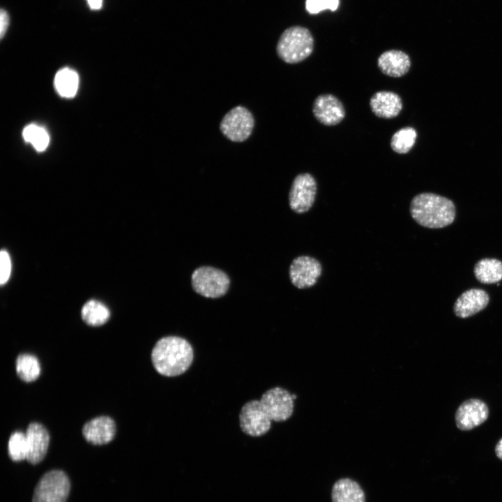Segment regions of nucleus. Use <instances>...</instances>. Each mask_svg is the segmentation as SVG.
<instances>
[{"label": "nucleus", "mask_w": 502, "mask_h": 502, "mask_svg": "<svg viewBox=\"0 0 502 502\" xmlns=\"http://www.w3.org/2000/svg\"><path fill=\"white\" fill-rule=\"evenodd\" d=\"M294 396L284 388L274 387L266 390L259 400L246 402L239 413L241 430L251 436L265 434L272 420L283 422L291 416Z\"/></svg>", "instance_id": "obj_1"}, {"label": "nucleus", "mask_w": 502, "mask_h": 502, "mask_svg": "<svg viewBox=\"0 0 502 502\" xmlns=\"http://www.w3.org/2000/svg\"><path fill=\"white\" fill-rule=\"evenodd\" d=\"M194 351L190 342L178 336L160 339L151 351V361L161 375L172 377L185 372L191 366Z\"/></svg>", "instance_id": "obj_2"}, {"label": "nucleus", "mask_w": 502, "mask_h": 502, "mask_svg": "<svg viewBox=\"0 0 502 502\" xmlns=\"http://www.w3.org/2000/svg\"><path fill=\"white\" fill-rule=\"evenodd\" d=\"M410 213L418 225L439 229L453 222L456 209L450 199L434 193L423 192L412 199Z\"/></svg>", "instance_id": "obj_3"}, {"label": "nucleus", "mask_w": 502, "mask_h": 502, "mask_svg": "<svg viewBox=\"0 0 502 502\" xmlns=\"http://www.w3.org/2000/svg\"><path fill=\"white\" fill-rule=\"evenodd\" d=\"M314 49L311 32L305 27L287 28L280 36L276 51L278 56L287 63H297L307 59Z\"/></svg>", "instance_id": "obj_4"}, {"label": "nucleus", "mask_w": 502, "mask_h": 502, "mask_svg": "<svg viewBox=\"0 0 502 502\" xmlns=\"http://www.w3.org/2000/svg\"><path fill=\"white\" fill-rule=\"evenodd\" d=\"M70 488L66 473L59 469L45 473L33 491L32 502H66Z\"/></svg>", "instance_id": "obj_5"}, {"label": "nucleus", "mask_w": 502, "mask_h": 502, "mask_svg": "<svg viewBox=\"0 0 502 502\" xmlns=\"http://www.w3.org/2000/svg\"><path fill=\"white\" fill-rule=\"evenodd\" d=\"M192 285L197 294L206 298H215L226 294L229 286V278L221 270L202 266L193 272Z\"/></svg>", "instance_id": "obj_6"}, {"label": "nucleus", "mask_w": 502, "mask_h": 502, "mask_svg": "<svg viewBox=\"0 0 502 502\" xmlns=\"http://www.w3.org/2000/svg\"><path fill=\"white\" fill-rule=\"evenodd\" d=\"M254 120L252 113L243 106L229 110L222 119L220 129L232 142H243L251 135Z\"/></svg>", "instance_id": "obj_7"}, {"label": "nucleus", "mask_w": 502, "mask_h": 502, "mask_svg": "<svg viewBox=\"0 0 502 502\" xmlns=\"http://www.w3.org/2000/svg\"><path fill=\"white\" fill-rule=\"evenodd\" d=\"M317 190V181L309 173L297 175L291 184L289 195V206L297 213L308 211L312 206Z\"/></svg>", "instance_id": "obj_8"}, {"label": "nucleus", "mask_w": 502, "mask_h": 502, "mask_svg": "<svg viewBox=\"0 0 502 502\" xmlns=\"http://www.w3.org/2000/svg\"><path fill=\"white\" fill-rule=\"evenodd\" d=\"M322 272L320 262L310 256H299L295 258L289 268L291 283L298 289L314 286Z\"/></svg>", "instance_id": "obj_9"}, {"label": "nucleus", "mask_w": 502, "mask_h": 502, "mask_svg": "<svg viewBox=\"0 0 502 502\" xmlns=\"http://www.w3.org/2000/svg\"><path fill=\"white\" fill-rule=\"evenodd\" d=\"M489 409L487 404L479 399H469L457 408L455 420L456 426L462 431L471 430L487 420Z\"/></svg>", "instance_id": "obj_10"}, {"label": "nucleus", "mask_w": 502, "mask_h": 502, "mask_svg": "<svg viewBox=\"0 0 502 502\" xmlns=\"http://www.w3.org/2000/svg\"><path fill=\"white\" fill-rule=\"evenodd\" d=\"M312 113L319 123L328 126L339 124L346 114L342 102L330 93L321 94L315 98Z\"/></svg>", "instance_id": "obj_11"}, {"label": "nucleus", "mask_w": 502, "mask_h": 502, "mask_svg": "<svg viewBox=\"0 0 502 502\" xmlns=\"http://www.w3.org/2000/svg\"><path fill=\"white\" fill-rule=\"evenodd\" d=\"M26 459L31 464L40 462L45 456L50 443V434L40 423H31L26 431Z\"/></svg>", "instance_id": "obj_12"}, {"label": "nucleus", "mask_w": 502, "mask_h": 502, "mask_svg": "<svg viewBox=\"0 0 502 502\" xmlns=\"http://www.w3.org/2000/svg\"><path fill=\"white\" fill-rule=\"evenodd\" d=\"M489 301V295L485 290L471 289L462 293L456 300L453 311L457 317L467 318L484 310Z\"/></svg>", "instance_id": "obj_13"}, {"label": "nucleus", "mask_w": 502, "mask_h": 502, "mask_svg": "<svg viewBox=\"0 0 502 502\" xmlns=\"http://www.w3.org/2000/svg\"><path fill=\"white\" fill-rule=\"evenodd\" d=\"M84 439L94 445L107 443L116 434V425L109 416L94 418L85 423L82 428Z\"/></svg>", "instance_id": "obj_14"}, {"label": "nucleus", "mask_w": 502, "mask_h": 502, "mask_svg": "<svg viewBox=\"0 0 502 502\" xmlns=\"http://www.w3.org/2000/svg\"><path fill=\"white\" fill-rule=\"evenodd\" d=\"M400 96L393 91H380L372 95L370 100L372 112L382 119H393L397 116L402 109Z\"/></svg>", "instance_id": "obj_15"}, {"label": "nucleus", "mask_w": 502, "mask_h": 502, "mask_svg": "<svg viewBox=\"0 0 502 502\" xmlns=\"http://www.w3.org/2000/svg\"><path fill=\"white\" fill-rule=\"evenodd\" d=\"M379 70L391 77H401L405 75L411 67V59L402 50H390L383 52L377 59Z\"/></svg>", "instance_id": "obj_16"}, {"label": "nucleus", "mask_w": 502, "mask_h": 502, "mask_svg": "<svg viewBox=\"0 0 502 502\" xmlns=\"http://www.w3.org/2000/svg\"><path fill=\"white\" fill-rule=\"evenodd\" d=\"M331 499L333 502H365V495L356 481L344 478L334 483Z\"/></svg>", "instance_id": "obj_17"}, {"label": "nucleus", "mask_w": 502, "mask_h": 502, "mask_svg": "<svg viewBox=\"0 0 502 502\" xmlns=\"http://www.w3.org/2000/svg\"><path fill=\"white\" fill-rule=\"evenodd\" d=\"M474 275L482 284H494L502 280V261L494 258H484L474 266Z\"/></svg>", "instance_id": "obj_18"}, {"label": "nucleus", "mask_w": 502, "mask_h": 502, "mask_svg": "<svg viewBox=\"0 0 502 502\" xmlns=\"http://www.w3.org/2000/svg\"><path fill=\"white\" fill-rule=\"evenodd\" d=\"M81 316L86 324L99 326L108 321L110 312L102 303L96 300H90L83 305Z\"/></svg>", "instance_id": "obj_19"}, {"label": "nucleus", "mask_w": 502, "mask_h": 502, "mask_svg": "<svg viewBox=\"0 0 502 502\" xmlns=\"http://www.w3.org/2000/svg\"><path fill=\"white\" fill-rule=\"evenodd\" d=\"M54 86L60 96L73 98L79 86V76L73 69L64 68L57 72L54 77Z\"/></svg>", "instance_id": "obj_20"}, {"label": "nucleus", "mask_w": 502, "mask_h": 502, "mask_svg": "<svg viewBox=\"0 0 502 502\" xmlns=\"http://www.w3.org/2000/svg\"><path fill=\"white\" fill-rule=\"evenodd\" d=\"M16 372L20 379L25 382L35 381L40 373L38 358L30 353L20 354L16 359Z\"/></svg>", "instance_id": "obj_21"}, {"label": "nucleus", "mask_w": 502, "mask_h": 502, "mask_svg": "<svg viewBox=\"0 0 502 502\" xmlns=\"http://www.w3.org/2000/svg\"><path fill=\"white\" fill-rule=\"evenodd\" d=\"M416 138L417 132L413 128H402L393 135L390 147L397 153L405 154L413 148Z\"/></svg>", "instance_id": "obj_22"}, {"label": "nucleus", "mask_w": 502, "mask_h": 502, "mask_svg": "<svg viewBox=\"0 0 502 502\" xmlns=\"http://www.w3.org/2000/svg\"><path fill=\"white\" fill-rule=\"evenodd\" d=\"M24 140L31 143L38 151H44L50 142V137L47 131L36 124L27 126L22 132Z\"/></svg>", "instance_id": "obj_23"}, {"label": "nucleus", "mask_w": 502, "mask_h": 502, "mask_svg": "<svg viewBox=\"0 0 502 502\" xmlns=\"http://www.w3.org/2000/svg\"><path fill=\"white\" fill-rule=\"evenodd\" d=\"M8 451L13 461L26 459L28 448L26 434L20 431L12 433L8 443Z\"/></svg>", "instance_id": "obj_24"}, {"label": "nucleus", "mask_w": 502, "mask_h": 502, "mask_svg": "<svg viewBox=\"0 0 502 502\" xmlns=\"http://www.w3.org/2000/svg\"><path fill=\"white\" fill-rule=\"evenodd\" d=\"M339 6V0H306L305 8L310 14H317L329 9L335 11Z\"/></svg>", "instance_id": "obj_25"}, {"label": "nucleus", "mask_w": 502, "mask_h": 502, "mask_svg": "<svg viewBox=\"0 0 502 502\" xmlns=\"http://www.w3.org/2000/svg\"><path fill=\"white\" fill-rule=\"evenodd\" d=\"M0 283L6 284L10 278L11 273V261L8 252L2 250L0 253Z\"/></svg>", "instance_id": "obj_26"}, {"label": "nucleus", "mask_w": 502, "mask_h": 502, "mask_svg": "<svg viewBox=\"0 0 502 502\" xmlns=\"http://www.w3.org/2000/svg\"><path fill=\"white\" fill-rule=\"evenodd\" d=\"M9 24V16L7 12L3 9L0 13V36L3 38Z\"/></svg>", "instance_id": "obj_27"}, {"label": "nucleus", "mask_w": 502, "mask_h": 502, "mask_svg": "<svg viewBox=\"0 0 502 502\" xmlns=\"http://www.w3.org/2000/svg\"><path fill=\"white\" fill-rule=\"evenodd\" d=\"M87 3L92 10H99L102 5V0H86Z\"/></svg>", "instance_id": "obj_28"}, {"label": "nucleus", "mask_w": 502, "mask_h": 502, "mask_svg": "<svg viewBox=\"0 0 502 502\" xmlns=\"http://www.w3.org/2000/svg\"><path fill=\"white\" fill-rule=\"evenodd\" d=\"M495 453L498 458L502 460V439H501L495 446Z\"/></svg>", "instance_id": "obj_29"}]
</instances>
